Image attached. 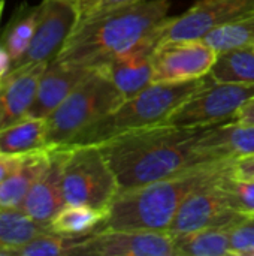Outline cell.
Segmentation results:
<instances>
[{
    "instance_id": "cell-1",
    "label": "cell",
    "mask_w": 254,
    "mask_h": 256,
    "mask_svg": "<svg viewBox=\"0 0 254 256\" xmlns=\"http://www.w3.org/2000/svg\"><path fill=\"white\" fill-rule=\"evenodd\" d=\"M208 128L163 123L123 134L99 146L117 176L120 192H126L223 160L199 146Z\"/></svg>"
},
{
    "instance_id": "cell-2",
    "label": "cell",
    "mask_w": 254,
    "mask_h": 256,
    "mask_svg": "<svg viewBox=\"0 0 254 256\" xmlns=\"http://www.w3.org/2000/svg\"><path fill=\"white\" fill-rule=\"evenodd\" d=\"M169 8V0H141L78 21L55 58L88 69L102 68L153 36Z\"/></svg>"
},
{
    "instance_id": "cell-3",
    "label": "cell",
    "mask_w": 254,
    "mask_h": 256,
    "mask_svg": "<svg viewBox=\"0 0 254 256\" xmlns=\"http://www.w3.org/2000/svg\"><path fill=\"white\" fill-rule=\"evenodd\" d=\"M234 160H216L169 178L120 192L108 210L102 230L168 232L183 201L199 186L225 176L232 168Z\"/></svg>"
},
{
    "instance_id": "cell-4",
    "label": "cell",
    "mask_w": 254,
    "mask_h": 256,
    "mask_svg": "<svg viewBox=\"0 0 254 256\" xmlns=\"http://www.w3.org/2000/svg\"><path fill=\"white\" fill-rule=\"evenodd\" d=\"M213 78L207 75L187 82H151L87 128L69 146L102 144L127 132L163 124L178 106L207 87Z\"/></svg>"
},
{
    "instance_id": "cell-5",
    "label": "cell",
    "mask_w": 254,
    "mask_h": 256,
    "mask_svg": "<svg viewBox=\"0 0 254 256\" xmlns=\"http://www.w3.org/2000/svg\"><path fill=\"white\" fill-rule=\"evenodd\" d=\"M123 100V94L112 81L99 68L91 69L45 118L46 144L49 147L72 144L79 134L114 111Z\"/></svg>"
},
{
    "instance_id": "cell-6",
    "label": "cell",
    "mask_w": 254,
    "mask_h": 256,
    "mask_svg": "<svg viewBox=\"0 0 254 256\" xmlns=\"http://www.w3.org/2000/svg\"><path fill=\"white\" fill-rule=\"evenodd\" d=\"M58 152L64 202L108 212L120 186L102 147L75 144L61 146Z\"/></svg>"
},
{
    "instance_id": "cell-7",
    "label": "cell",
    "mask_w": 254,
    "mask_h": 256,
    "mask_svg": "<svg viewBox=\"0 0 254 256\" xmlns=\"http://www.w3.org/2000/svg\"><path fill=\"white\" fill-rule=\"evenodd\" d=\"M252 98H254V84L216 82L213 80L178 106L166 123L184 128L226 123Z\"/></svg>"
},
{
    "instance_id": "cell-8",
    "label": "cell",
    "mask_w": 254,
    "mask_h": 256,
    "mask_svg": "<svg viewBox=\"0 0 254 256\" xmlns=\"http://www.w3.org/2000/svg\"><path fill=\"white\" fill-rule=\"evenodd\" d=\"M254 10V0H198L186 12L168 16L157 28V40H198L217 27Z\"/></svg>"
},
{
    "instance_id": "cell-9",
    "label": "cell",
    "mask_w": 254,
    "mask_h": 256,
    "mask_svg": "<svg viewBox=\"0 0 254 256\" xmlns=\"http://www.w3.org/2000/svg\"><path fill=\"white\" fill-rule=\"evenodd\" d=\"M217 52L204 39L165 40L153 51V82H187L210 75Z\"/></svg>"
},
{
    "instance_id": "cell-10",
    "label": "cell",
    "mask_w": 254,
    "mask_h": 256,
    "mask_svg": "<svg viewBox=\"0 0 254 256\" xmlns=\"http://www.w3.org/2000/svg\"><path fill=\"white\" fill-rule=\"evenodd\" d=\"M75 256H175L168 232L138 230H102L84 237Z\"/></svg>"
},
{
    "instance_id": "cell-11",
    "label": "cell",
    "mask_w": 254,
    "mask_h": 256,
    "mask_svg": "<svg viewBox=\"0 0 254 256\" xmlns=\"http://www.w3.org/2000/svg\"><path fill=\"white\" fill-rule=\"evenodd\" d=\"M219 180L199 186L183 201L168 231L171 236L207 228L232 226L246 218L229 206Z\"/></svg>"
},
{
    "instance_id": "cell-12",
    "label": "cell",
    "mask_w": 254,
    "mask_h": 256,
    "mask_svg": "<svg viewBox=\"0 0 254 256\" xmlns=\"http://www.w3.org/2000/svg\"><path fill=\"white\" fill-rule=\"evenodd\" d=\"M76 21L78 14L69 3L61 0H42L40 15L33 39L25 52L12 63V68L51 62L55 58L75 28Z\"/></svg>"
},
{
    "instance_id": "cell-13",
    "label": "cell",
    "mask_w": 254,
    "mask_h": 256,
    "mask_svg": "<svg viewBox=\"0 0 254 256\" xmlns=\"http://www.w3.org/2000/svg\"><path fill=\"white\" fill-rule=\"evenodd\" d=\"M157 44L159 40L156 30L153 36L147 38L130 51L112 58L109 63L99 68L120 90L124 99L132 98L153 82L151 57Z\"/></svg>"
},
{
    "instance_id": "cell-14",
    "label": "cell",
    "mask_w": 254,
    "mask_h": 256,
    "mask_svg": "<svg viewBox=\"0 0 254 256\" xmlns=\"http://www.w3.org/2000/svg\"><path fill=\"white\" fill-rule=\"evenodd\" d=\"M49 62L10 68L0 82V99L4 114V126L25 117L37 94L40 78ZM3 126V128H4Z\"/></svg>"
},
{
    "instance_id": "cell-15",
    "label": "cell",
    "mask_w": 254,
    "mask_h": 256,
    "mask_svg": "<svg viewBox=\"0 0 254 256\" xmlns=\"http://www.w3.org/2000/svg\"><path fill=\"white\" fill-rule=\"evenodd\" d=\"M91 69L52 58L39 82L37 94L27 116L46 118L88 75Z\"/></svg>"
},
{
    "instance_id": "cell-16",
    "label": "cell",
    "mask_w": 254,
    "mask_h": 256,
    "mask_svg": "<svg viewBox=\"0 0 254 256\" xmlns=\"http://www.w3.org/2000/svg\"><path fill=\"white\" fill-rule=\"evenodd\" d=\"M64 204L60 152L58 147H52L51 160L46 170L31 186L19 210L34 222L49 228V222L64 207Z\"/></svg>"
},
{
    "instance_id": "cell-17",
    "label": "cell",
    "mask_w": 254,
    "mask_h": 256,
    "mask_svg": "<svg viewBox=\"0 0 254 256\" xmlns=\"http://www.w3.org/2000/svg\"><path fill=\"white\" fill-rule=\"evenodd\" d=\"M202 150L219 159H240L254 154V124L226 122L213 124L201 136Z\"/></svg>"
},
{
    "instance_id": "cell-18",
    "label": "cell",
    "mask_w": 254,
    "mask_h": 256,
    "mask_svg": "<svg viewBox=\"0 0 254 256\" xmlns=\"http://www.w3.org/2000/svg\"><path fill=\"white\" fill-rule=\"evenodd\" d=\"M52 154V147L30 153L24 160L0 183V208L19 210L28 190L46 170Z\"/></svg>"
},
{
    "instance_id": "cell-19",
    "label": "cell",
    "mask_w": 254,
    "mask_h": 256,
    "mask_svg": "<svg viewBox=\"0 0 254 256\" xmlns=\"http://www.w3.org/2000/svg\"><path fill=\"white\" fill-rule=\"evenodd\" d=\"M49 147L46 144V120L25 116L0 129V153L24 156Z\"/></svg>"
},
{
    "instance_id": "cell-20",
    "label": "cell",
    "mask_w": 254,
    "mask_h": 256,
    "mask_svg": "<svg viewBox=\"0 0 254 256\" xmlns=\"http://www.w3.org/2000/svg\"><path fill=\"white\" fill-rule=\"evenodd\" d=\"M229 228H207L172 236L175 256H234Z\"/></svg>"
},
{
    "instance_id": "cell-21",
    "label": "cell",
    "mask_w": 254,
    "mask_h": 256,
    "mask_svg": "<svg viewBox=\"0 0 254 256\" xmlns=\"http://www.w3.org/2000/svg\"><path fill=\"white\" fill-rule=\"evenodd\" d=\"M108 212L88 206L64 204L49 222V231L73 238H84L102 230Z\"/></svg>"
},
{
    "instance_id": "cell-22",
    "label": "cell",
    "mask_w": 254,
    "mask_h": 256,
    "mask_svg": "<svg viewBox=\"0 0 254 256\" xmlns=\"http://www.w3.org/2000/svg\"><path fill=\"white\" fill-rule=\"evenodd\" d=\"M39 15L40 4L30 8L25 3H22L16 8L7 26L4 27L0 36V45L9 52L12 63L16 62L28 48L37 27Z\"/></svg>"
},
{
    "instance_id": "cell-23",
    "label": "cell",
    "mask_w": 254,
    "mask_h": 256,
    "mask_svg": "<svg viewBox=\"0 0 254 256\" xmlns=\"http://www.w3.org/2000/svg\"><path fill=\"white\" fill-rule=\"evenodd\" d=\"M46 231L48 226L34 222L21 210L0 208V256H12L16 248Z\"/></svg>"
},
{
    "instance_id": "cell-24",
    "label": "cell",
    "mask_w": 254,
    "mask_h": 256,
    "mask_svg": "<svg viewBox=\"0 0 254 256\" xmlns=\"http://www.w3.org/2000/svg\"><path fill=\"white\" fill-rule=\"evenodd\" d=\"M210 76L216 82L254 84V46L219 52Z\"/></svg>"
},
{
    "instance_id": "cell-25",
    "label": "cell",
    "mask_w": 254,
    "mask_h": 256,
    "mask_svg": "<svg viewBox=\"0 0 254 256\" xmlns=\"http://www.w3.org/2000/svg\"><path fill=\"white\" fill-rule=\"evenodd\" d=\"M204 40L214 48L217 54L229 50L254 46V10L217 27L208 33Z\"/></svg>"
},
{
    "instance_id": "cell-26",
    "label": "cell",
    "mask_w": 254,
    "mask_h": 256,
    "mask_svg": "<svg viewBox=\"0 0 254 256\" xmlns=\"http://www.w3.org/2000/svg\"><path fill=\"white\" fill-rule=\"evenodd\" d=\"M81 240L46 231L16 248L12 256H75Z\"/></svg>"
},
{
    "instance_id": "cell-27",
    "label": "cell",
    "mask_w": 254,
    "mask_h": 256,
    "mask_svg": "<svg viewBox=\"0 0 254 256\" xmlns=\"http://www.w3.org/2000/svg\"><path fill=\"white\" fill-rule=\"evenodd\" d=\"M229 206L243 216H254V178L240 177L232 168L219 180Z\"/></svg>"
},
{
    "instance_id": "cell-28",
    "label": "cell",
    "mask_w": 254,
    "mask_h": 256,
    "mask_svg": "<svg viewBox=\"0 0 254 256\" xmlns=\"http://www.w3.org/2000/svg\"><path fill=\"white\" fill-rule=\"evenodd\" d=\"M234 256H252L254 252V216H246L229 228Z\"/></svg>"
},
{
    "instance_id": "cell-29",
    "label": "cell",
    "mask_w": 254,
    "mask_h": 256,
    "mask_svg": "<svg viewBox=\"0 0 254 256\" xmlns=\"http://www.w3.org/2000/svg\"><path fill=\"white\" fill-rule=\"evenodd\" d=\"M136 2H141V0H96V2H94L93 4H90V8L78 18V21H82V20H85V18H90V16H94V15L108 12V10L115 9V8H120V6L132 4V3H136ZM78 21H76V22H78Z\"/></svg>"
},
{
    "instance_id": "cell-30",
    "label": "cell",
    "mask_w": 254,
    "mask_h": 256,
    "mask_svg": "<svg viewBox=\"0 0 254 256\" xmlns=\"http://www.w3.org/2000/svg\"><path fill=\"white\" fill-rule=\"evenodd\" d=\"M27 154L24 156H15V154H3L0 153V183L24 160Z\"/></svg>"
},
{
    "instance_id": "cell-31",
    "label": "cell",
    "mask_w": 254,
    "mask_h": 256,
    "mask_svg": "<svg viewBox=\"0 0 254 256\" xmlns=\"http://www.w3.org/2000/svg\"><path fill=\"white\" fill-rule=\"evenodd\" d=\"M232 172L246 177V178H254V154L247 156V158H240L234 160L232 165Z\"/></svg>"
},
{
    "instance_id": "cell-32",
    "label": "cell",
    "mask_w": 254,
    "mask_h": 256,
    "mask_svg": "<svg viewBox=\"0 0 254 256\" xmlns=\"http://www.w3.org/2000/svg\"><path fill=\"white\" fill-rule=\"evenodd\" d=\"M231 122L241 123V124H254V98L249 99L240 108V111L235 114V117Z\"/></svg>"
},
{
    "instance_id": "cell-33",
    "label": "cell",
    "mask_w": 254,
    "mask_h": 256,
    "mask_svg": "<svg viewBox=\"0 0 254 256\" xmlns=\"http://www.w3.org/2000/svg\"><path fill=\"white\" fill-rule=\"evenodd\" d=\"M10 68H12V58L9 52L0 45V82L3 81L6 74L10 70Z\"/></svg>"
},
{
    "instance_id": "cell-34",
    "label": "cell",
    "mask_w": 254,
    "mask_h": 256,
    "mask_svg": "<svg viewBox=\"0 0 254 256\" xmlns=\"http://www.w3.org/2000/svg\"><path fill=\"white\" fill-rule=\"evenodd\" d=\"M61 2L69 3L70 6H73L75 10H76V14H78V18H79L90 8V4H93L96 0H61Z\"/></svg>"
},
{
    "instance_id": "cell-35",
    "label": "cell",
    "mask_w": 254,
    "mask_h": 256,
    "mask_svg": "<svg viewBox=\"0 0 254 256\" xmlns=\"http://www.w3.org/2000/svg\"><path fill=\"white\" fill-rule=\"evenodd\" d=\"M4 126V114H3V105H1V99H0V129Z\"/></svg>"
},
{
    "instance_id": "cell-36",
    "label": "cell",
    "mask_w": 254,
    "mask_h": 256,
    "mask_svg": "<svg viewBox=\"0 0 254 256\" xmlns=\"http://www.w3.org/2000/svg\"><path fill=\"white\" fill-rule=\"evenodd\" d=\"M3 9H4V3H3V0H0V18H1V14H3Z\"/></svg>"
},
{
    "instance_id": "cell-37",
    "label": "cell",
    "mask_w": 254,
    "mask_h": 256,
    "mask_svg": "<svg viewBox=\"0 0 254 256\" xmlns=\"http://www.w3.org/2000/svg\"><path fill=\"white\" fill-rule=\"evenodd\" d=\"M252 256H254V252H253V254H252Z\"/></svg>"
}]
</instances>
